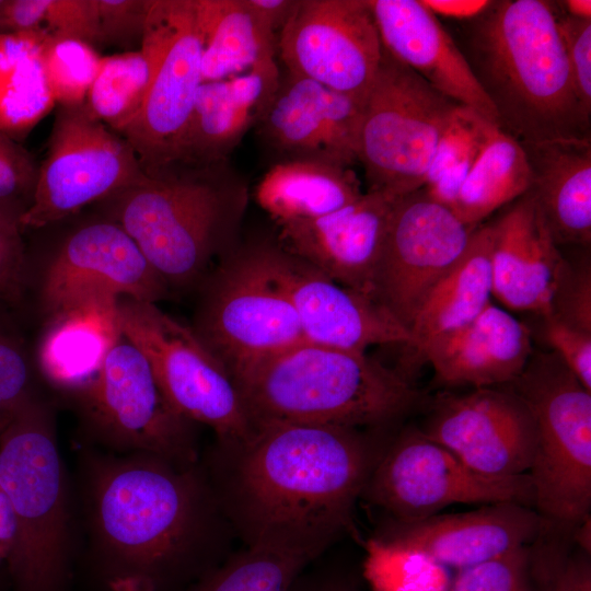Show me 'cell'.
Listing matches in <instances>:
<instances>
[{"mask_svg":"<svg viewBox=\"0 0 591 591\" xmlns=\"http://www.w3.org/2000/svg\"><path fill=\"white\" fill-rule=\"evenodd\" d=\"M221 449L215 496L246 546L315 558L350 528L381 453L358 428L289 422L258 424L247 441Z\"/></svg>","mask_w":591,"mask_h":591,"instance_id":"obj_1","label":"cell"},{"mask_svg":"<svg viewBox=\"0 0 591 591\" xmlns=\"http://www.w3.org/2000/svg\"><path fill=\"white\" fill-rule=\"evenodd\" d=\"M464 31L460 50L499 130L519 143L591 138V111L577 95L554 2L491 1Z\"/></svg>","mask_w":591,"mask_h":591,"instance_id":"obj_2","label":"cell"},{"mask_svg":"<svg viewBox=\"0 0 591 591\" xmlns=\"http://www.w3.org/2000/svg\"><path fill=\"white\" fill-rule=\"evenodd\" d=\"M216 506L188 466L164 457L106 467L96 480L94 513L112 590L163 591L196 573L198 542Z\"/></svg>","mask_w":591,"mask_h":591,"instance_id":"obj_3","label":"cell"},{"mask_svg":"<svg viewBox=\"0 0 591 591\" xmlns=\"http://www.w3.org/2000/svg\"><path fill=\"white\" fill-rule=\"evenodd\" d=\"M232 379L255 427L382 426L426 403L403 373L366 352L306 340L256 361Z\"/></svg>","mask_w":591,"mask_h":591,"instance_id":"obj_4","label":"cell"},{"mask_svg":"<svg viewBox=\"0 0 591 591\" xmlns=\"http://www.w3.org/2000/svg\"><path fill=\"white\" fill-rule=\"evenodd\" d=\"M221 165L173 164L104 201L107 219L131 236L170 290L205 280L242 215L245 189L222 176Z\"/></svg>","mask_w":591,"mask_h":591,"instance_id":"obj_5","label":"cell"},{"mask_svg":"<svg viewBox=\"0 0 591 591\" xmlns=\"http://www.w3.org/2000/svg\"><path fill=\"white\" fill-rule=\"evenodd\" d=\"M0 485L15 519L8 556L16 591H61L66 578L62 471L48 409L27 399L0 432Z\"/></svg>","mask_w":591,"mask_h":591,"instance_id":"obj_6","label":"cell"},{"mask_svg":"<svg viewBox=\"0 0 591 591\" xmlns=\"http://www.w3.org/2000/svg\"><path fill=\"white\" fill-rule=\"evenodd\" d=\"M506 386L525 401L536 425L529 474L541 535L554 529L572 540L591 510V391L554 351L532 354Z\"/></svg>","mask_w":591,"mask_h":591,"instance_id":"obj_7","label":"cell"},{"mask_svg":"<svg viewBox=\"0 0 591 591\" xmlns=\"http://www.w3.org/2000/svg\"><path fill=\"white\" fill-rule=\"evenodd\" d=\"M459 105L383 47L363 104L358 142L357 161L364 169L368 190L398 198L424 187L438 142Z\"/></svg>","mask_w":591,"mask_h":591,"instance_id":"obj_8","label":"cell"},{"mask_svg":"<svg viewBox=\"0 0 591 591\" xmlns=\"http://www.w3.org/2000/svg\"><path fill=\"white\" fill-rule=\"evenodd\" d=\"M202 282L192 329L231 378L305 340L275 271L271 245H254L230 255Z\"/></svg>","mask_w":591,"mask_h":591,"instance_id":"obj_9","label":"cell"},{"mask_svg":"<svg viewBox=\"0 0 591 591\" xmlns=\"http://www.w3.org/2000/svg\"><path fill=\"white\" fill-rule=\"evenodd\" d=\"M123 335L148 359L170 405L184 418L210 427L221 448L247 441L255 425L221 362L157 303L118 299Z\"/></svg>","mask_w":591,"mask_h":591,"instance_id":"obj_10","label":"cell"},{"mask_svg":"<svg viewBox=\"0 0 591 591\" xmlns=\"http://www.w3.org/2000/svg\"><path fill=\"white\" fill-rule=\"evenodd\" d=\"M140 49L151 63L142 108L120 134L146 173L175 164L201 84L197 0H151Z\"/></svg>","mask_w":591,"mask_h":591,"instance_id":"obj_11","label":"cell"},{"mask_svg":"<svg viewBox=\"0 0 591 591\" xmlns=\"http://www.w3.org/2000/svg\"><path fill=\"white\" fill-rule=\"evenodd\" d=\"M144 175L130 143L93 118L84 104L59 106L20 227L38 229L60 221L89 204L105 201Z\"/></svg>","mask_w":591,"mask_h":591,"instance_id":"obj_12","label":"cell"},{"mask_svg":"<svg viewBox=\"0 0 591 591\" xmlns=\"http://www.w3.org/2000/svg\"><path fill=\"white\" fill-rule=\"evenodd\" d=\"M361 497L398 520L430 517L454 503H535L529 473L478 474L419 430L404 432L381 451Z\"/></svg>","mask_w":591,"mask_h":591,"instance_id":"obj_13","label":"cell"},{"mask_svg":"<svg viewBox=\"0 0 591 591\" xmlns=\"http://www.w3.org/2000/svg\"><path fill=\"white\" fill-rule=\"evenodd\" d=\"M382 48L368 0H298L277 39L287 72L362 105L379 69Z\"/></svg>","mask_w":591,"mask_h":591,"instance_id":"obj_14","label":"cell"},{"mask_svg":"<svg viewBox=\"0 0 591 591\" xmlns=\"http://www.w3.org/2000/svg\"><path fill=\"white\" fill-rule=\"evenodd\" d=\"M476 228L424 187L396 198L374 277V299L408 328L427 293L464 254Z\"/></svg>","mask_w":591,"mask_h":591,"instance_id":"obj_15","label":"cell"},{"mask_svg":"<svg viewBox=\"0 0 591 591\" xmlns=\"http://www.w3.org/2000/svg\"><path fill=\"white\" fill-rule=\"evenodd\" d=\"M81 393L96 424L118 443L184 466L195 461L192 421L170 405L148 359L124 335Z\"/></svg>","mask_w":591,"mask_h":591,"instance_id":"obj_16","label":"cell"},{"mask_svg":"<svg viewBox=\"0 0 591 591\" xmlns=\"http://www.w3.org/2000/svg\"><path fill=\"white\" fill-rule=\"evenodd\" d=\"M419 431L490 477L529 473L537 437L530 407L506 385L443 394Z\"/></svg>","mask_w":591,"mask_h":591,"instance_id":"obj_17","label":"cell"},{"mask_svg":"<svg viewBox=\"0 0 591 591\" xmlns=\"http://www.w3.org/2000/svg\"><path fill=\"white\" fill-rule=\"evenodd\" d=\"M170 289L136 242L108 219L73 232L45 269L40 303L51 315L96 298H131L157 303Z\"/></svg>","mask_w":591,"mask_h":591,"instance_id":"obj_18","label":"cell"},{"mask_svg":"<svg viewBox=\"0 0 591 591\" xmlns=\"http://www.w3.org/2000/svg\"><path fill=\"white\" fill-rule=\"evenodd\" d=\"M542 530L534 508L497 502L420 519L389 518L369 545L460 570L535 543Z\"/></svg>","mask_w":591,"mask_h":591,"instance_id":"obj_19","label":"cell"},{"mask_svg":"<svg viewBox=\"0 0 591 591\" xmlns=\"http://www.w3.org/2000/svg\"><path fill=\"white\" fill-rule=\"evenodd\" d=\"M271 259L306 341L358 352L373 345H409L408 328L376 300L337 283L279 245H271Z\"/></svg>","mask_w":591,"mask_h":591,"instance_id":"obj_20","label":"cell"},{"mask_svg":"<svg viewBox=\"0 0 591 591\" xmlns=\"http://www.w3.org/2000/svg\"><path fill=\"white\" fill-rule=\"evenodd\" d=\"M363 105L287 72L260 123L262 140L287 160L350 167L357 161Z\"/></svg>","mask_w":591,"mask_h":591,"instance_id":"obj_21","label":"cell"},{"mask_svg":"<svg viewBox=\"0 0 591 591\" xmlns=\"http://www.w3.org/2000/svg\"><path fill=\"white\" fill-rule=\"evenodd\" d=\"M395 200L368 190L334 212L278 227V245L337 283L374 299V277Z\"/></svg>","mask_w":591,"mask_h":591,"instance_id":"obj_22","label":"cell"},{"mask_svg":"<svg viewBox=\"0 0 591 591\" xmlns=\"http://www.w3.org/2000/svg\"><path fill=\"white\" fill-rule=\"evenodd\" d=\"M383 47L437 91L497 126L465 57L420 0H368Z\"/></svg>","mask_w":591,"mask_h":591,"instance_id":"obj_23","label":"cell"},{"mask_svg":"<svg viewBox=\"0 0 591 591\" xmlns=\"http://www.w3.org/2000/svg\"><path fill=\"white\" fill-rule=\"evenodd\" d=\"M490 224L493 297L506 309L545 316L564 257L532 194Z\"/></svg>","mask_w":591,"mask_h":591,"instance_id":"obj_24","label":"cell"},{"mask_svg":"<svg viewBox=\"0 0 591 591\" xmlns=\"http://www.w3.org/2000/svg\"><path fill=\"white\" fill-rule=\"evenodd\" d=\"M275 60L239 76L202 82L175 164H223L245 134L265 116L280 82Z\"/></svg>","mask_w":591,"mask_h":591,"instance_id":"obj_25","label":"cell"},{"mask_svg":"<svg viewBox=\"0 0 591 591\" xmlns=\"http://www.w3.org/2000/svg\"><path fill=\"white\" fill-rule=\"evenodd\" d=\"M533 354L531 331L491 302L466 326L430 347L424 355L439 382L497 387L513 382Z\"/></svg>","mask_w":591,"mask_h":591,"instance_id":"obj_26","label":"cell"},{"mask_svg":"<svg viewBox=\"0 0 591 591\" xmlns=\"http://www.w3.org/2000/svg\"><path fill=\"white\" fill-rule=\"evenodd\" d=\"M531 187L546 227L559 244L591 241V138L521 143Z\"/></svg>","mask_w":591,"mask_h":591,"instance_id":"obj_27","label":"cell"},{"mask_svg":"<svg viewBox=\"0 0 591 591\" xmlns=\"http://www.w3.org/2000/svg\"><path fill=\"white\" fill-rule=\"evenodd\" d=\"M48 316L37 348L39 369L54 385L82 392L123 335L118 299L96 297Z\"/></svg>","mask_w":591,"mask_h":591,"instance_id":"obj_28","label":"cell"},{"mask_svg":"<svg viewBox=\"0 0 591 591\" xmlns=\"http://www.w3.org/2000/svg\"><path fill=\"white\" fill-rule=\"evenodd\" d=\"M491 224L477 227L461 258L430 289L408 327L416 359L471 323L493 297Z\"/></svg>","mask_w":591,"mask_h":591,"instance_id":"obj_29","label":"cell"},{"mask_svg":"<svg viewBox=\"0 0 591 591\" xmlns=\"http://www.w3.org/2000/svg\"><path fill=\"white\" fill-rule=\"evenodd\" d=\"M362 194L350 167L310 160L276 163L255 188L258 206L278 227L334 212Z\"/></svg>","mask_w":591,"mask_h":591,"instance_id":"obj_30","label":"cell"},{"mask_svg":"<svg viewBox=\"0 0 591 591\" xmlns=\"http://www.w3.org/2000/svg\"><path fill=\"white\" fill-rule=\"evenodd\" d=\"M197 16L202 38L201 83L275 60L276 33L244 0H197Z\"/></svg>","mask_w":591,"mask_h":591,"instance_id":"obj_31","label":"cell"},{"mask_svg":"<svg viewBox=\"0 0 591 591\" xmlns=\"http://www.w3.org/2000/svg\"><path fill=\"white\" fill-rule=\"evenodd\" d=\"M47 35L44 30L0 32V134L18 142L56 104L42 59Z\"/></svg>","mask_w":591,"mask_h":591,"instance_id":"obj_32","label":"cell"},{"mask_svg":"<svg viewBox=\"0 0 591 591\" xmlns=\"http://www.w3.org/2000/svg\"><path fill=\"white\" fill-rule=\"evenodd\" d=\"M530 187L531 172L521 143L497 128L451 209L464 223L477 227L499 207L523 196Z\"/></svg>","mask_w":591,"mask_h":591,"instance_id":"obj_33","label":"cell"},{"mask_svg":"<svg viewBox=\"0 0 591 591\" xmlns=\"http://www.w3.org/2000/svg\"><path fill=\"white\" fill-rule=\"evenodd\" d=\"M151 71L141 49L102 57L84 102L88 113L120 135L142 108Z\"/></svg>","mask_w":591,"mask_h":591,"instance_id":"obj_34","label":"cell"},{"mask_svg":"<svg viewBox=\"0 0 591 591\" xmlns=\"http://www.w3.org/2000/svg\"><path fill=\"white\" fill-rule=\"evenodd\" d=\"M314 559L290 548L248 545L206 572L190 591H290Z\"/></svg>","mask_w":591,"mask_h":591,"instance_id":"obj_35","label":"cell"},{"mask_svg":"<svg viewBox=\"0 0 591 591\" xmlns=\"http://www.w3.org/2000/svg\"><path fill=\"white\" fill-rule=\"evenodd\" d=\"M498 127L474 109L459 105L445 127L427 173L424 188L452 207L480 151Z\"/></svg>","mask_w":591,"mask_h":591,"instance_id":"obj_36","label":"cell"},{"mask_svg":"<svg viewBox=\"0 0 591 591\" xmlns=\"http://www.w3.org/2000/svg\"><path fill=\"white\" fill-rule=\"evenodd\" d=\"M101 58L86 43L47 35L43 42L42 59L55 103L65 107L83 105Z\"/></svg>","mask_w":591,"mask_h":591,"instance_id":"obj_37","label":"cell"},{"mask_svg":"<svg viewBox=\"0 0 591 591\" xmlns=\"http://www.w3.org/2000/svg\"><path fill=\"white\" fill-rule=\"evenodd\" d=\"M531 545L457 570L449 591H535Z\"/></svg>","mask_w":591,"mask_h":591,"instance_id":"obj_38","label":"cell"},{"mask_svg":"<svg viewBox=\"0 0 591 591\" xmlns=\"http://www.w3.org/2000/svg\"><path fill=\"white\" fill-rule=\"evenodd\" d=\"M531 570L535 591H591L590 554L570 553L559 544L534 543Z\"/></svg>","mask_w":591,"mask_h":591,"instance_id":"obj_39","label":"cell"},{"mask_svg":"<svg viewBox=\"0 0 591 591\" xmlns=\"http://www.w3.org/2000/svg\"><path fill=\"white\" fill-rule=\"evenodd\" d=\"M546 315H552L569 326L591 333V266L589 258L579 263H570L564 258Z\"/></svg>","mask_w":591,"mask_h":591,"instance_id":"obj_40","label":"cell"},{"mask_svg":"<svg viewBox=\"0 0 591 591\" xmlns=\"http://www.w3.org/2000/svg\"><path fill=\"white\" fill-rule=\"evenodd\" d=\"M38 166L20 142L0 134V208L21 213L27 208Z\"/></svg>","mask_w":591,"mask_h":591,"instance_id":"obj_41","label":"cell"},{"mask_svg":"<svg viewBox=\"0 0 591 591\" xmlns=\"http://www.w3.org/2000/svg\"><path fill=\"white\" fill-rule=\"evenodd\" d=\"M42 28L53 37L101 45L96 0H47Z\"/></svg>","mask_w":591,"mask_h":591,"instance_id":"obj_42","label":"cell"},{"mask_svg":"<svg viewBox=\"0 0 591 591\" xmlns=\"http://www.w3.org/2000/svg\"><path fill=\"white\" fill-rule=\"evenodd\" d=\"M18 212L0 208V302L19 303L25 287V255Z\"/></svg>","mask_w":591,"mask_h":591,"instance_id":"obj_43","label":"cell"},{"mask_svg":"<svg viewBox=\"0 0 591 591\" xmlns=\"http://www.w3.org/2000/svg\"><path fill=\"white\" fill-rule=\"evenodd\" d=\"M30 370L20 344L0 323V424L27 399Z\"/></svg>","mask_w":591,"mask_h":591,"instance_id":"obj_44","label":"cell"},{"mask_svg":"<svg viewBox=\"0 0 591 591\" xmlns=\"http://www.w3.org/2000/svg\"><path fill=\"white\" fill-rule=\"evenodd\" d=\"M556 20L577 95L591 111V20L560 16L557 11Z\"/></svg>","mask_w":591,"mask_h":591,"instance_id":"obj_45","label":"cell"},{"mask_svg":"<svg viewBox=\"0 0 591 591\" xmlns=\"http://www.w3.org/2000/svg\"><path fill=\"white\" fill-rule=\"evenodd\" d=\"M101 44L129 45L141 39L151 0H96Z\"/></svg>","mask_w":591,"mask_h":591,"instance_id":"obj_46","label":"cell"},{"mask_svg":"<svg viewBox=\"0 0 591 591\" xmlns=\"http://www.w3.org/2000/svg\"><path fill=\"white\" fill-rule=\"evenodd\" d=\"M544 339L583 386L591 391V333L552 315L542 316Z\"/></svg>","mask_w":591,"mask_h":591,"instance_id":"obj_47","label":"cell"},{"mask_svg":"<svg viewBox=\"0 0 591 591\" xmlns=\"http://www.w3.org/2000/svg\"><path fill=\"white\" fill-rule=\"evenodd\" d=\"M47 0H4L0 9V32L43 30Z\"/></svg>","mask_w":591,"mask_h":591,"instance_id":"obj_48","label":"cell"},{"mask_svg":"<svg viewBox=\"0 0 591 591\" xmlns=\"http://www.w3.org/2000/svg\"><path fill=\"white\" fill-rule=\"evenodd\" d=\"M290 591H362L350 576L331 568L302 572Z\"/></svg>","mask_w":591,"mask_h":591,"instance_id":"obj_49","label":"cell"},{"mask_svg":"<svg viewBox=\"0 0 591 591\" xmlns=\"http://www.w3.org/2000/svg\"><path fill=\"white\" fill-rule=\"evenodd\" d=\"M436 16L456 20H472L482 14L490 4L489 0H420Z\"/></svg>","mask_w":591,"mask_h":591,"instance_id":"obj_50","label":"cell"},{"mask_svg":"<svg viewBox=\"0 0 591 591\" xmlns=\"http://www.w3.org/2000/svg\"><path fill=\"white\" fill-rule=\"evenodd\" d=\"M251 10L275 33L282 28L292 14L298 0H244Z\"/></svg>","mask_w":591,"mask_h":591,"instance_id":"obj_51","label":"cell"},{"mask_svg":"<svg viewBox=\"0 0 591 591\" xmlns=\"http://www.w3.org/2000/svg\"><path fill=\"white\" fill-rule=\"evenodd\" d=\"M15 537V519L10 500L0 485V560L7 559Z\"/></svg>","mask_w":591,"mask_h":591,"instance_id":"obj_52","label":"cell"},{"mask_svg":"<svg viewBox=\"0 0 591 591\" xmlns=\"http://www.w3.org/2000/svg\"><path fill=\"white\" fill-rule=\"evenodd\" d=\"M569 16L582 20H591L590 0H565L557 2Z\"/></svg>","mask_w":591,"mask_h":591,"instance_id":"obj_53","label":"cell"},{"mask_svg":"<svg viewBox=\"0 0 591 591\" xmlns=\"http://www.w3.org/2000/svg\"><path fill=\"white\" fill-rule=\"evenodd\" d=\"M3 1H4V0H0V9H1L2 4H3Z\"/></svg>","mask_w":591,"mask_h":591,"instance_id":"obj_54","label":"cell"},{"mask_svg":"<svg viewBox=\"0 0 591 591\" xmlns=\"http://www.w3.org/2000/svg\"><path fill=\"white\" fill-rule=\"evenodd\" d=\"M0 429H2V428L0 427Z\"/></svg>","mask_w":591,"mask_h":591,"instance_id":"obj_55","label":"cell"}]
</instances>
